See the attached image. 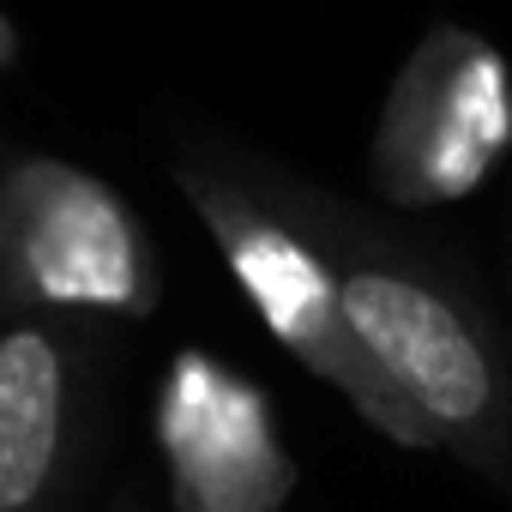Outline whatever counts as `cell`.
<instances>
[{"mask_svg": "<svg viewBox=\"0 0 512 512\" xmlns=\"http://www.w3.org/2000/svg\"><path fill=\"white\" fill-rule=\"evenodd\" d=\"M187 193L199 199V211H205V223H211V235L223 247L229 272L253 296L260 320L278 332V344L296 350L320 380H332L374 428H386L404 446H428L434 440L428 416L356 344V332H350V320L338 308V278L314 260L284 223H272L247 193L217 187V181H193V175H187Z\"/></svg>", "mask_w": 512, "mask_h": 512, "instance_id": "1", "label": "cell"}, {"mask_svg": "<svg viewBox=\"0 0 512 512\" xmlns=\"http://www.w3.org/2000/svg\"><path fill=\"white\" fill-rule=\"evenodd\" d=\"M0 272L49 308H151V253L121 193L49 157L0 181Z\"/></svg>", "mask_w": 512, "mask_h": 512, "instance_id": "2", "label": "cell"}, {"mask_svg": "<svg viewBox=\"0 0 512 512\" xmlns=\"http://www.w3.org/2000/svg\"><path fill=\"white\" fill-rule=\"evenodd\" d=\"M338 308L374 368L440 434H476L500 416V368L476 326L422 278L386 266L338 272Z\"/></svg>", "mask_w": 512, "mask_h": 512, "instance_id": "3", "label": "cell"}, {"mask_svg": "<svg viewBox=\"0 0 512 512\" xmlns=\"http://www.w3.org/2000/svg\"><path fill=\"white\" fill-rule=\"evenodd\" d=\"M512 139V97L500 61L464 37L434 31L398 79V97L380 127V181L410 199H452L488 175Z\"/></svg>", "mask_w": 512, "mask_h": 512, "instance_id": "4", "label": "cell"}, {"mask_svg": "<svg viewBox=\"0 0 512 512\" xmlns=\"http://www.w3.org/2000/svg\"><path fill=\"white\" fill-rule=\"evenodd\" d=\"M163 458L175 512H278L296 470L272 434L266 398L211 356H175L163 386Z\"/></svg>", "mask_w": 512, "mask_h": 512, "instance_id": "5", "label": "cell"}, {"mask_svg": "<svg viewBox=\"0 0 512 512\" xmlns=\"http://www.w3.org/2000/svg\"><path fill=\"white\" fill-rule=\"evenodd\" d=\"M67 368L49 332H0V512H25L55 470Z\"/></svg>", "mask_w": 512, "mask_h": 512, "instance_id": "6", "label": "cell"}]
</instances>
